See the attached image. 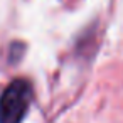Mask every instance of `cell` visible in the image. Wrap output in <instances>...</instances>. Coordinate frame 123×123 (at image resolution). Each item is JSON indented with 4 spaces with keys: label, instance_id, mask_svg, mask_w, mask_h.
I'll return each instance as SVG.
<instances>
[{
    "label": "cell",
    "instance_id": "6da1fadb",
    "mask_svg": "<svg viewBox=\"0 0 123 123\" xmlns=\"http://www.w3.org/2000/svg\"><path fill=\"white\" fill-rule=\"evenodd\" d=\"M32 84L20 78L12 81L0 94V123H20L31 106Z\"/></svg>",
    "mask_w": 123,
    "mask_h": 123
}]
</instances>
